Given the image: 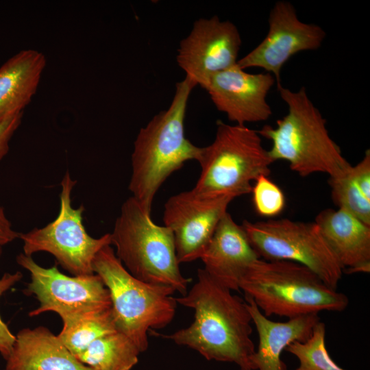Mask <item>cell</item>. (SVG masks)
Instances as JSON below:
<instances>
[{
	"label": "cell",
	"instance_id": "8",
	"mask_svg": "<svg viewBox=\"0 0 370 370\" xmlns=\"http://www.w3.org/2000/svg\"><path fill=\"white\" fill-rule=\"evenodd\" d=\"M247 236L260 258L287 260L314 271L328 286L336 290L343 268L314 222L288 219L242 223Z\"/></svg>",
	"mask_w": 370,
	"mask_h": 370
},
{
	"label": "cell",
	"instance_id": "11",
	"mask_svg": "<svg viewBox=\"0 0 370 370\" xmlns=\"http://www.w3.org/2000/svg\"><path fill=\"white\" fill-rule=\"evenodd\" d=\"M268 25L264 38L238 59L237 65L244 70L262 68L274 77L277 85L281 84V71L288 60L299 52L319 49L326 34L319 25L301 21L294 6L286 1L274 4Z\"/></svg>",
	"mask_w": 370,
	"mask_h": 370
},
{
	"label": "cell",
	"instance_id": "18",
	"mask_svg": "<svg viewBox=\"0 0 370 370\" xmlns=\"http://www.w3.org/2000/svg\"><path fill=\"white\" fill-rule=\"evenodd\" d=\"M314 222L343 269L370 264V225L342 208L323 210Z\"/></svg>",
	"mask_w": 370,
	"mask_h": 370
},
{
	"label": "cell",
	"instance_id": "10",
	"mask_svg": "<svg viewBox=\"0 0 370 370\" xmlns=\"http://www.w3.org/2000/svg\"><path fill=\"white\" fill-rule=\"evenodd\" d=\"M16 262L30 273L31 282L24 293L34 295L40 303L29 312L30 317L52 311L62 319L112 306L109 291L96 273L67 276L56 265L45 268L23 253L17 256Z\"/></svg>",
	"mask_w": 370,
	"mask_h": 370
},
{
	"label": "cell",
	"instance_id": "15",
	"mask_svg": "<svg viewBox=\"0 0 370 370\" xmlns=\"http://www.w3.org/2000/svg\"><path fill=\"white\" fill-rule=\"evenodd\" d=\"M260 256L241 225L227 212L218 223L200 259L204 271L217 283L239 291V283Z\"/></svg>",
	"mask_w": 370,
	"mask_h": 370
},
{
	"label": "cell",
	"instance_id": "23",
	"mask_svg": "<svg viewBox=\"0 0 370 370\" xmlns=\"http://www.w3.org/2000/svg\"><path fill=\"white\" fill-rule=\"evenodd\" d=\"M352 166L340 177H329L332 199L338 208L347 210L370 225V201L365 198L354 182L351 173Z\"/></svg>",
	"mask_w": 370,
	"mask_h": 370
},
{
	"label": "cell",
	"instance_id": "5",
	"mask_svg": "<svg viewBox=\"0 0 370 370\" xmlns=\"http://www.w3.org/2000/svg\"><path fill=\"white\" fill-rule=\"evenodd\" d=\"M110 235L116 256L132 275L181 295L187 293L190 280L180 269L171 230L156 224L132 196L123 202Z\"/></svg>",
	"mask_w": 370,
	"mask_h": 370
},
{
	"label": "cell",
	"instance_id": "24",
	"mask_svg": "<svg viewBox=\"0 0 370 370\" xmlns=\"http://www.w3.org/2000/svg\"><path fill=\"white\" fill-rule=\"evenodd\" d=\"M254 209L261 217L272 219L282 213L286 199L282 189L268 175H260L252 186Z\"/></svg>",
	"mask_w": 370,
	"mask_h": 370
},
{
	"label": "cell",
	"instance_id": "13",
	"mask_svg": "<svg viewBox=\"0 0 370 370\" xmlns=\"http://www.w3.org/2000/svg\"><path fill=\"white\" fill-rule=\"evenodd\" d=\"M241 43L233 23L217 16L201 18L180 41L177 62L186 76L204 88L211 76L237 63Z\"/></svg>",
	"mask_w": 370,
	"mask_h": 370
},
{
	"label": "cell",
	"instance_id": "12",
	"mask_svg": "<svg viewBox=\"0 0 370 370\" xmlns=\"http://www.w3.org/2000/svg\"><path fill=\"white\" fill-rule=\"evenodd\" d=\"M234 199L231 195H205L192 189L167 199L164 225L173 233L180 264L200 259Z\"/></svg>",
	"mask_w": 370,
	"mask_h": 370
},
{
	"label": "cell",
	"instance_id": "9",
	"mask_svg": "<svg viewBox=\"0 0 370 370\" xmlns=\"http://www.w3.org/2000/svg\"><path fill=\"white\" fill-rule=\"evenodd\" d=\"M76 182L66 171L60 182V210L56 218L42 227L20 233L19 238L25 255L48 252L64 269L79 276L95 273V258L103 247L111 245V235L108 233L95 238L86 232L83 224L84 207L74 208L71 204Z\"/></svg>",
	"mask_w": 370,
	"mask_h": 370
},
{
	"label": "cell",
	"instance_id": "16",
	"mask_svg": "<svg viewBox=\"0 0 370 370\" xmlns=\"http://www.w3.org/2000/svg\"><path fill=\"white\" fill-rule=\"evenodd\" d=\"M245 301L258 335V346L251 360L255 370H288L281 358L286 347L295 341L304 342L320 321L318 314H310L276 322L265 317L254 300L245 295Z\"/></svg>",
	"mask_w": 370,
	"mask_h": 370
},
{
	"label": "cell",
	"instance_id": "4",
	"mask_svg": "<svg viewBox=\"0 0 370 370\" xmlns=\"http://www.w3.org/2000/svg\"><path fill=\"white\" fill-rule=\"evenodd\" d=\"M265 317L293 319L321 311L342 312L349 299L307 267L287 260L258 259L239 283Z\"/></svg>",
	"mask_w": 370,
	"mask_h": 370
},
{
	"label": "cell",
	"instance_id": "1",
	"mask_svg": "<svg viewBox=\"0 0 370 370\" xmlns=\"http://www.w3.org/2000/svg\"><path fill=\"white\" fill-rule=\"evenodd\" d=\"M175 299L194 310L192 323L170 334L150 333L190 348L208 360L255 370L252 319L245 300L217 283L204 269H198L197 280L190 290Z\"/></svg>",
	"mask_w": 370,
	"mask_h": 370
},
{
	"label": "cell",
	"instance_id": "19",
	"mask_svg": "<svg viewBox=\"0 0 370 370\" xmlns=\"http://www.w3.org/2000/svg\"><path fill=\"white\" fill-rule=\"evenodd\" d=\"M47 64L40 51L21 50L0 66V124L21 112L36 94Z\"/></svg>",
	"mask_w": 370,
	"mask_h": 370
},
{
	"label": "cell",
	"instance_id": "21",
	"mask_svg": "<svg viewBox=\"0 0 370 370\" xmlns=\"http://www.w3.org/2000/svg\"><path fill=\"white\" fill-rule=\"evenodd\" d=\"M63 326L58 336L75 356L82 353L96 339L116 330L110 308L62 318Z\"/></svg>",
	"mask_w": 370,
	"mask_h": 370
},
{
	"label": "cell",
	"instance_id": "7",
	"mask_svg": "<svg viewBox=\"0 0 370 370\" xmlns=\"http://www.w3.org/2000/svg\"><path fill=\"white\" fill-rule=\"evenodd\" d=\"M197 161L201 171L194 190L234 198L250 193L252 182L269 176L274 162L257 130L221 120L217 121L213 142L201 147Z\"/></svg>",
	"mask_w": 370,
	"mask_h": 370
},
{
	"label": "cell",
	"instance_id": "26",
	"mask_svg": "<svg viewBox=\"0 0 370 370\" xmlns=\"http://www.w3.org/2000/svg\"><path fill=\"white\" fill-rule=\"evenodd\" d=\"M351 173L356 185L370 201V151L367 150L363 158L355 166H352Z\"/></svg>",
	"mask_w": 370,
	"mask_h": 370
},
{
	"label": "cell",
	"instance_id": "17",
	"mask_svg": "<svg viewBox=\"0 0 370 370\" xmlns=\"http://www.w3.org/2000/svg\"><path fill=\"white\" fill-rule=\"evenodd\" d=\"M4 370H95L82 363L48 328H24L16 335Z\"/></svg>",
	"mask_w": 370,
	"mask_h": 370
},
{
	"label": "cell",
	"instance_id": "27",
	"mask_svg": "<svg viewBox=\"0 0 370 370\" xmlns=\"http://www.w3.org/2000/svg\"><path fill=\"white\" fill-rule=\"evenodd\" d=\"M23 114H15L0 124V161L9 151L10 143L21 123Z\"/></svg>",
	"mask_w": 370,
	"mask_h": 370
},
{
	"label": "cell",
	"instance_id": "28",
	"mask_svg": "<svg viewBox=\"0 0 370 370\" xmlns=\"http://www.w3.org/2000/svg\"><path fill=\"white\" fill-rule=\"evenodd\" d=\"M19 234L13 229L4 208L0 205V246L3 247L19 238Z\"/></svg>",
	"mask_w": 370,
	"mask_h": 370
},
{
	"label": "cell",
	"instance_id": "20",
	"mask_svg": "<svg viewBox=\"0 0 370 370\" xmlns=\"http://www.w3.org/2000/svg\"><path fill=\"white\" fill-rule=\"evenodd\" d=\"M140 353L127 336L116 331L96 339L75 357L95 370H131Z\"/></svg>",
	"mask_w": 370,
	"mask_h": 370
},
{
	"label": "cell",
	"instance_id": "6",
	"mask_svg": "<svg viewBox=\"0 0 370 370\" xmlns=\"http://www.w3.org/2000/svg\"><path fill=\"white\" fill-rule=\"evenodd\" d=\"M93 271L109 291L116 330L127 336L141 353L147 351L149 331L166 327L175 317L177 303L173 297L174 290L134 278L111 245L96 255Z\"/></svg>",
	"mask_w": 370,
	"mask_h": 370
},
{
	"label": "cell",
	"instance_id": "14",
	"mask_svg": "<svg viewBox=\"0 0 370 370\" xmlns=\"http://www.w3.org/2000/svg\"><path fill=\"white\" fill-rule=\"evenodd\" d=\"M276 83L269 73H249L237 63L210 77L204 86L218 110L236 125L262 122L272 114L267 95Z\"/></svg>",
	"mask_w": 370,
	"mask_h": 370
},
{
	"label": "cell",
	"instance_id": "29",
	"mask_svg": "<svg viewBox=\"0 0 370 370\" xmlns=\"http://www.w3.org/2000/svg\"><path fill=\"white\" fill-rule=\"evenodd\" d=\"M1 254H2V247L0 246V258H1Z\"/></svg>",
	"mask_w": 370,
	"mask_h": 370
},
{
	"label": "cell",
	"instance_id": "25",
	"mask_svg": "<svg viewBox=\"0 0 370 370\" xmlns=\"http://www.w3.org/2000/svg\"><path fill=\"white\" fill-rule=\"evenodd\" d=\"M23 275L20 271L5 273L0 278V297L16 282L21 280ZM16 341L14 336L0 316V354L6 360L10 356Z\"/></svg>",
	"mask_w": 370,
	"mask_h": 370
},
{
	"label": "cell",
	"instance_id": "2",
	"mask_svg": "<svg viewBox=\"0 0 370 370\" xmlns=\"http://www.w3.org/2000/svg\"><path fill=\"white\" fill-rule=\"evenodd\" d=\"M197 84L188 77L176 84L169 107L156 115L135 139L129 190L151 214L154 197L164 181L189 160H197L201 147L185 136L188 101Z\"/></svg>",
	"mask_w": 370,
	"mask_h": 370
},
{
	"label": "cell",
	"instance_id": "22",
	"mask_svg": "<svg viewBox=\"0 0 370 370\" xmlns=\"http://www.w3.org/2000/svg\"><path fill=\"white\" fill-rule=\"evenodd\" d=\"M285 350L299 360L295 370H345L330 357L325 346V325L320 321L306 341H293Z\"/></svg>",
	"mask_w": 370,
	"mask_h": 370
},
{
	"label": "cell",
	"instance_id": "3",
	"mask_svg": "<svg viewBox=\"0 0 370 370\" xmlns=\"http://www.w3.org/2000/svg\"><path fill=\"white\" fill-rule=\"evenodd\" d=\"M288 112L276 126L264 125L258 134L269 140V153L272 160H285L290 169L301 177L322 173L329 177L346 173L351 164L330 137L326 120L309 98L304 87L297 91L277 84Z\"/></svg>",
	"mask_w": 370,
	"mask_h": 370
}]
</instances>
